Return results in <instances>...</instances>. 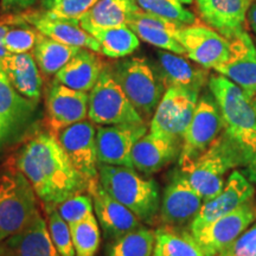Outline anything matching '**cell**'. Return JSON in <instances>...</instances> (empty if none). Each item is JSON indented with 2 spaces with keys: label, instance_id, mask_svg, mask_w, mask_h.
<instances>
[{
  "label": "cell",
  "instance_id": "6da1fadb",
  "mask_svg": "<svg viewBox=\"0 0 256 256\" xmlns=\"http://www.w3.org/2000/svg\"><path fill=\"white\" fill-rule=\"evenodd\" d=\"M14 165L28 178L44 206H56L74 194L88 191V182L51 132L30 138L19 148Z\"/></svg>",
  "mask_w": 256,
  "mask_h": 256
},
{
  "label": "cell",
  "instance_id": "7a4b0ae2",
  "mask_svg": "<svg viewBox=\"0 0 256 256\" xmlns=\"http://www.w3.org/2000/svg\"><path fill=\"white\" fill-rule=\"evenodd\" d=\"M208 84L220 107L224 130L241 153V172L256 185V98L220 74L210 76Z\"/></svg>",
  "mask_w": 256,
  "mask_h": 256
},
{
  "label": "cell",
  "instance_id": "3957f363",
  "mask_svg": "<svg viewBox=\"0 0 256 256\" xmlns=\"http://www.w3.org/2000/svg\"><path fill=\"white\" fill-rule=\"evenodd\" d=\"M98 182L107 194L133 211L142 223L154 222L160 211V196L153 179L142 177L130 168L98 164Z\"/></svg>",
  "mask_w": 256,
  "mask_h": 256
},
{
  "label": "cell",
  "instance_id": "277c9868",
  "mask_svg": "<svg viewBox=\"0 0 256 256\" xmlns=\"http://www.w3.org/2000/svg\"><path fill=\"white\" fill-rule=\"evenodd\" d=\"M242 168V156L232 136L222 130L211 146L190 166L182 170L203 200L216 197L223 190L224 176L230 170Z\"/></svg>",
  "mask_w": 256,
  "mask_h": 256
},
{
  "label": "cell",
  "instance_id": "5b68a950",
  "mask_svg": "<svg viewBox=\"0 0 256 256\" xmlns=\"http://www.w3.org/2000/svg\"><path fill=\"white\" fill-rule=\"evenodd\" d=\"M110 70L142 119H152L166 90L159 70L142 57L121 60Z\"/></svg>",
  "mask_w": 256,
  "mask_h": 256
},
{
  "label": "cell",
  "instance_id": "8992f818",
  "mask_svg": "<svg viewBox=\"0 0 256 256\" xmlns=\"http://www.w3.org/2000/svg\"><path fill=\"white\" fill-rule=\"evenodd\" d=\"M38 197L17 168L0 174V242L22 232L38 211Z\"/></svg>",
  "mask_w": 256,
  "mask_h": 256
},
{
  "label": "cell",
  "instance_id": "52a82bcc",
  "mask_svg": "<svg viewBox=\"0 0 256 256\" xmlns=\"http://www.w3.org/2000/svg\"><path fill=\"white\" fill-rule=\"evenodd\" d=\"M88 118L92 122L100 126L147 124L128 100L110 69L102 72L98 81L89 92Z\"/></svg>",
  "mask_w": 256,
  "mask_h": 256
},
{
  "label": "cell",
  "instance_id": "ba28073f",
  "mask_svg": "<svg viewBox=\"0 0 256 256\" xmlns=\"http://www.w3.org/2000/svg\"><path fill=\"white\" fill-rule=\"evenodd\" d=\"M224 121L212 94H204L198 100L196 110L182 142L179 168H186L211 146L222 133Z\"/></svg>",
  "mask_w": 256,
  "mask_h": 256
},
{
  "label": "cell",
  "instance_id": "9c48e42d",
  "mask_svg": "<svg viewBox=\"0 0 256 256\" xmlns=\"http://www.w3.org/2000/svg\"><path fill=\"white\" fill-rule=\"evenodd\" d=\"M198 100V92L178 87L166 88L150 122V132L182 142Z\"/></svg>",
  "mask_w": 256,
  "mask_h": 256
},
{
  "label": "cell",
  "instance_id": "30bf717a",
  "mask_svg": "<svg viewBox=\"0 0 256 256\" xmlns=\"http://www.w3.org/2000/svg\"><path fill=\"white\" fill-rule=\"evenodd\" d=\"M256 220V200L252 198L238 209L202 228L190 232L206 256H217Z\"/></svg>",
  "mask_w": 256,
  "mask_h": 256
},
{
  "label": "cell",
  "instance_id": "8fae6325",
  "mask_svg": "<svg viewBox=\"0 0 256 256\" xmlns=\"http://www.w3.org/2000/svg\"><path fill=\"white\" fill-rule=\"evenodd\" d=\"M37 104L16 90L0 66V151L24 136L34 121Z\"/></svg>",
  "mask_w": 256,
  "mask_h": 256
},
{
  "label": "cell",
  "instance_id": "7c38bea8",
  "mask_svg": "<svg viewBox=\"0 0 256 256\" xmlns=\"http://www.w3.org/2000/svg\"><path fill=\"white\" fill-rule=\"evenodd\" d=\"M174 37L188 58L206 69H215L230 57V40L211 26L198 23L183 25Z\"/></svg>",
  "mask_w": 256,
  "mask_h": 256
},
{
  "label": "cell",
  "instance_id": "4fadbf2b",
  "mask_svg": "<svg viewBox=\"0 0 256 256\" xmlns=\"http://www.w3.org/2000/svg\"><path fill=\"white\" fill-rule=\"evenodd\" d=\"M56 136L70 162L88 184L98 180L95 124L82 120L60 130Z\"/></svg>",
  "mask_w": 256,
  "mask_h": 256
},
{
  "label": "cell",
  "instance_id": "5bb4252c",
  "mask_svg": "<svg viewBox=\"0 0 256 256\" xmlns=\"http://www.w3.org/2000/svg\"><path fill=\"white\" fill-rule=\"evenodd\" d=\"M147 133V124H124L96 128L98 164L133 168L132 150Z\"/></svg>",
  "mask_w": 256,
  "mask_h": 256
},
{
  "label": "cell",
  "instance_id": "9a60e30c",
  "mask_svg": "<svg viewBox=\"0 0 256 256\" xmlns=\"http://www.w3.org/2000/svg\"><path fill=\"white\" fill-rule=\"evenodd\" d=\"M203 203V198L191 186L180 170L172 177L162 194L160 220L164 226L174 228L188 226Z\"/></svg>",
  "mask_w": 256,
  "mask_h": 256
},
{
  "label": "cell",
  "instance_id": "2e32d148",
  "mask_svg": "<svg viewBox=\"0 0 256 256\" xmlns=\"http://www.w3.org/2000/svg\"><path fill=\"white\" fill-rule=\"evenodd\" d=\"M254 184L241 171L234 170L226 179L223 190L216 197L204 202L200 212L188 226V232H194L232 212L254 198Z\"/></svg>",
  "mask_w": 256,
  "mask_h": 256
},
{
  "label": "cell",
  "instance_id": "e0dca14e",
  "mask_svg": "<svg viewBox=\"0 0 256 256\" xmlns=\"http://www.w3.org/2000/svg\"><path fill=\"white\" fill-rule=\"evenodd\" d=\"M10 23L28 24L30 26L36 28L40 34L60 42V43L89 49L94 52H101V46L98 42L95 40L94 36L86 31L76 19L54 18L46 14L44 12H40V14L22 12V14L14 16Z\"/></svg>",
  "mask_w": 256,
  "mask_h": 256
},
{
  "label": "cell",
  "instance_id": "ac0fdd59",
  "mask_svg": "<svg viewBox=\"0 0 256 256\" xmlns=\"http://www.w3.org/2000/svg\"><path fill=\"white\" fill-rule=\"evenodd\" d=\"M88 192L94 204L96 218L108 240L113 241L144 226L142 220L133 211L107 194L98 180L89 184Z\"/></svg>",
  "mask_w": 256,
  "mask_h": 256
},
{
  "label": "cell",
  "instance_id": "d6986e66",
  "mask_svg": "<svg viewBox=\"0 0 256 256\" xmlns=\"http://www.w3.org/2000/svg\"><path fill=\"white\" fill-rule=\"evenodd\" d=\"M89 94L55 82L46 94V115L50 132L57 136L63 128L88 118Z\"/></svg>",
  "mask_w": 256,
  "mask_h": 256
},
{
  "label": "cell",
  "instance_id": "ffe728a7",
  "mask_svg": "<svg viewBox=\"0 0 256 256\" xmlns=\"http://www.w3.org/2000/svg\"><path fill=\"white\" fill-rule=\"evenodd\" d=\"M232 51L226 62L215 70L250 96L256 98V48L246 31L230 40Z\"/></svg>",
  "mask_w": 256,
  "mask_h": 256
},
{
  "label": "cell",
  "instance_id": "44dd1931",
  "mask_svg": "<svg viewBox=\"0 0 256 256\" xmlns=\"http://www.w3.org/2000/svg\"><path fill=\"white\" fill-rule=\"evenodd\" d=\"M197 6L202 19L232 40L244 31L252 0H197Z\"/></svg>",
  "mask_w": 256,
  "mask_h": 256
},
{
  "label": "cell",
  "instance_id": "7402d4cb",
  "mask_svg": "<svg viewBox=\"0 0 256 256\" xmlns=\"http://www.w3.org/2000/svg\"><path fill=\"white\" fill-rule=\"evenodd\" d=\"M2 243V256H60L40 210L25 228Z\"/></svg>",
  "mask_w": 256,
  "mask_h": 256
},
{
  "label": "cell",
  "instance_id": "603a6c76",
  "mask_svg": "<svg viewBox=\"0 0 256 256\" xmlns=\"http://www.w3.org/2000/svg\"><path fill=\"white\" fill-rule=\"evenodd\" d=\"M180 150V142L148 132L133 146V168L146 176L153 174L174 162Z\"/></svg>",
  "mask_w": 256,
  "mask_h": 256
},
{
  "label": "cell",
  "instance_id": "cb8c5ba5",
  "mask_svg": "<svg viewBox=\"0 0 256 256\" xmlns=\"http://www.w3.org/2000/svg\"><path fill=\"white\" fill-rule=\"evenodd\" d=\"M127 25L139 40L159 49L171 51L178 55H186L185 49L174 37L176 31L183 25L142 10L136 11L128 20Z\"/></svg>",
  "mask_w": 256,
  "mask_h": 256
},
{
  "label": "cell",
  "instance_id": "d4e9b609",
  "mask_svg": "<svg viewBox=\"0 0 256 256\" xmlns=\"http://www.w3.org/2000/svg\"><path fill=\"white\" fill-rule=\"evenodd\" d=\"M0 66L19 94L36 104L40 102L43 81L34 54H8L0 60Z\"/></svg>",
  "mask_w": 256,
  "mask_h": 256
},
{
  "label": "cell",
  "instance_id": "484cf974",
  "mask_svg": "<svg viewBox=\"0 0 256 256\" xmlns=\"http://www.w3.org/2000/svg\"><path fill=\"white\" fill-rule=\"evenodd\" d=\"M159 74L165 87H178L200 92L209 82L208 72L203 66H196L182 55L171 51H158Z\"/></svg>",
  "mask_w": 256,
  "mask_h": 256
},
{
  "label": "cell",
  "instance_id": "4316f807",
  "mask_svg": "<svg viewBox=\"0 0 256 256\" xmlns=\"http://www.w3.org/2000/svg\"><path fill=\"white\" fill-rule=\"evenodd\" d=\"M104 63L94 51L80 49L58 72L56 81L60 84L81 92H90L104 72Z\"/></svg>",
  "mask_w": 256,
  "mask_h": 256
},
{
  "label": "cell",
  "instance_id": "83f0119b",
  "mask_svg": "<svg viewBox=\"0 0 256 256\" xmlns=\"http://www.w3.org/2000/svg\"><path fill=\"white\" fill-rule=\"evenodd\" d=\"M139 10L142 8L136 0H98L80 18V25L89 34L100 28L127 25Z\"/></svg>",
  "mask_w": 256,
  "mask_h": 256
},
{
  "label": "cell",
  "instance_id": "f1b7e54d",
  "mask_svg": "<svg viewBox=\"0 0 256 256\" xmlns=\"http://www.w3.org/2000/svg\"><path fill=\"white\" fill-rule=\"evenodd\" d=\"M162 226L156 230L152 256H206L188 230Z\"/></svg>",
  "mask_w": 256,
  "mask_h": 256
},
{
  "label": "cell",
  "instance_id": "f546056e",
  "mask_svg": "<svg viewBox=\"0 0 256 256\" xmlns=\"http://www.w3.org/2000/svg\"><path fill=\"white\" fill-rule=\"evenodd\" d=\"M82 48L66 46L40 34L34 48V57L40 72L46 75H56Z\"/></svg>",
  "mask_w": 256,
  "mask_h": 256
},
{
  "label": "cell",
  "instance_id": "4dcf8cb0",
  "mask_svg": "<svg viewBox=\"0 0 256 256\" xmlns=\"http://www.w3.org/2000/svg\"><path fill=\"white\" fill-rule=\"evenodd\" d=\"M90 34L100 44L101 52L110 58H122L132 55L140 46L139 37L128 25L100 28Z\"/></svg>",
  "mask_w": 256,
  "mask_h": 256
},
{
  "label": "cell",
  "instance_id": "1f68e13d",
  "mask_svg": "<svg viewBox=\"0 0 256 256\" xmlns=\"http://www.w3.org/2000/svg\"><path fill=\"white\" fill-rule=\"evenodd\" d=\"M156 243V232L142 226L112 241L107 256H151Z\"/></svg>",
  "mask_w": 256,
  "mask_h": 256
},
{
  "label": "cell",
  "instance_id": "d6a6232c",
  "mask_svg": "<svg viewBox=\"0 0 256 256\" xmlns=\"http://www.w3.org/2000/svg\"><path fill=\"white\" fill-rule=\"evenodd\" d=\"M75 256H96L100 248V224L92 214L81 222L70 226Z\"/></svg>",
  "mask_w": 256,
  "mask_h": 256
},
{
  "label": "cell",
  "instance_id": "836d02e7",
  "mask_svg": "<svg viewBox=\"0 0 256 256\" xmlns=\"http://www.w3.org/2000/svg\"><path fill=\"white\" fill-rule=\"evenodd\" d=\"M142 11L166 18L179 25L196 23V17L179 0H136Z\"/></svg>",
  "mask_w": 256,
  "mask_h": 256
},
{
  "label": "cell",
  "instance_id": "e575fe53",
  "mask_svg": "<svg viewBox=\"0 0 256 256\" xmlns=\"http://www.w3.org/2000/svg\"><path fill=\"white\" fill-rule=\"evenodd\" d=\"M44 208L48 214L46 222L51 241L60 256H75L70 226L60 217L56 206H44Z\"/></svg>",
  "mask_w": 256,
  "mask_h": 256
},
{
  "label": "cell",
  "instance_id": "d590c367",
  "mask_svg": "<svg viewBox=\"0 0 256 256\" xmlns=\"http://www.w3.org/2000/svg\"><path fill=\"white\" fill-rule=\"evenodd\" d=\"M98 0H42L43 12L50 17L76 19L86 14Z\"/></svg>",
  "mask_w": 256,
  "mask_h": 256
},
{
  "label": "cell",
  "instance_id": "8d00e7d4",
  "mask_svg": "<svg viewBox=\"0 0 256 256\" xmlns=\"http://www.w3.org/2000/svg\"><path fill=\"white\" fill-rule=\"evenodd\" d=\"M56 209L58 211L60 217L66 220L69 226L78 223L87 218L94 214V204L90 194H76L74 196L66 198L58 206H56Z\"/></svg>",
  "mask_w": 256,
  "mask_h": 256
},
{
  "label": "cell",
  "instance_id": "74e56055",
  "mask_svg": "<svg viewBox=\"0 0 256 256\" xmlns=\"http://www.w3.org/2000/svg\"><path fill=\"white\" fill-rule=\"evenodd\" d=\"M19 26H8L4 36V48L8 54L30 52L36 46L40 32L34 28L23 26V24H16Z\"/></svg>",
  "mask_w": 256,
  "mask_h": 256
},
{
  "label": "cell",
  "instance_id": "f35d334b",
  "mask_svg": "<svg viewBox=\"0 0 256 256\" xmlns=\"http://www.w3.org/2000/svg\"><path fill=\"white\" fill-rule=\"evenodd\" d=\"M217 256H256V223Z\"/></svg>",
  "mask_w": 256,
  "mask_h": 256
},
{
  "label": "cell",
  "instance_id": "ab89813d",
  "mask_svg": "<svg viewBox=\"0 0 256 256\" xmlns=\"http://www.w3.org/2000/svg\"><path fill=\"white\" fill-rule=\"evenodd\" d=\"M37 0H0L2 12L8 14H22L30 8Z\"/></svg>",
  "mask_w": 256,
  "mask_h": 256
},
{
  "label": "cell",
  "instance_id": "60d3db41",
  "mask_svg": "<svg viewBox=\"0 0 256 256\" xmlns=\"http://www.w3.org/2000/svg\"><path fill=\"white\" fill-rule=\"evenodd\" d=\"M8 30V25L6 24L5 22H0V60L4 58V57L8 54L4 48V43H2V40H4V36Z\"/></svg>",
  "mask_w": 256,
  "mask_h": 256
},
{
  "label": "cell",
  "instance_id": "b9f144b4",
  "mask_svg": "<svg viewBox=\"0 0 256 256\" xmlns=\"http://www.w3.org/2000/svg\"><path fill=\"white\" fill-rule=\"evenodd\" d=\"M248 23L250 25V28L252 32L256 34V2L255 4H252L250 8H249L248 14H247Z\"/></svg>",
  "mask_w": 256,
  "mask_h": 256
},
{
  "label": "cell",
  "instance_id": "7bdbcfd3",
  "mask_svg": "<svg viewBox=\"0 0 256 256\" xmlns=\"http://www.w3.org/2000/svg\"><path fill=\"white\" fill-rule=\"evenodd\" d=\"M179 2H180L183 5H188V4H191L194 0H179Z\"/></svg>",
  "mask_w": 256,
  "mask_h": 256
},
{
  "label": "cell",
  "instance_id": "ee69618b",
  "mask_svg": "<svg viewBox=\"0 0 256 256\" xmlns=\"http://www.w3.org/2000/svg\"><path fill=\"white\" fill-rule=\"evenodd\" d=\"M0 256H2V243H0Z\"/></svg>",
  "mask_w": 256,
  "mask_h": 256
}]
</instances>
